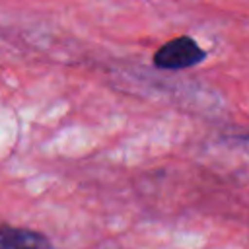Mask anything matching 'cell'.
Wrapping results in <instances>:
<instances>
[{"label": "cell", "instance_id": "6da1fadb", "mask_svg": "<svg viewBox=\"0 0 249 249\" xmlns=\"http://www.w3.org/2000/svg\"><path fill=\"white\" fill-rule=\"evenodd\" d=\"M206 58V51L189 35L175 37L161 45L154 54V64L161 70H185L200 64Z\"/></svg>", "mask_w": 249, "mask_h": 249}, {"label": "cell", "instance_id": "7a4b0ae2", "mask_svg": "<svg viewBox=\"0 0 249 249\" xmlns=\"http://www.w3.org/2000/svg\"><path fill=\"white\" fill-rule=\"evenodd\" d=\"M0 249H53V241L39 230L0 226Z\"/></svg>", "mask_w": 249, "mask_h": 249}]
</instances>
